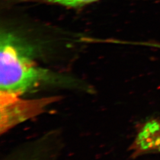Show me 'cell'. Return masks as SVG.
<instances>
[{
  "mask_svg": "<svg viewBox=\"0 0 160 160\" xmlns=\"http://www.w3.org/2000/svg\"><path fill=\"white\" fill-rule=\"evenodd\" d=\"M0 93V131L2 134L27 120L42 114L59 96L27 99Z\"/></svg>",
  "mask_w": 160,
  "mask_h": 160,
  "instance_id": "7a4b0ae2",
  "label": "cell"
},
{
  "mask_svg": "<svg viewBox=\"0 0 160 160\" xmlns=\"http://www.w3.org/2000/svg\"><path fill=\"white\" fill-rule=\"evenodd\" d=\"M0 93L23 96L43 88H59L92 94L94 89L79 80L40 67L14 34L2 32Z\"/></svg>",
  "mask_w": 160,
  "mask_h": 160,
  "instance_id": "6da1fadb",
  "label": "cell"
},
{
  "mask_svg": "<svg viewBox=\"0 0 160 160\" xmlns=\"http://www.w3.org/2000/svg\"><path fill=\"white\" fill-rule=\"evenodd\" d=\"M10 2H40L67 8H81L99 0H5Z\"/></svg>",
  "mask_w": 160,
  "mask_h": 160,
  "instance_id": "277c9868",
  "label": "cell"
},
{
  "mask_svg": "<svg viewBox=\"0 0 160 160\" xmlns=\"http://www.w3.org/2000/svg\"><path fill=\"white\" fill-rule=\"evenodd\" d=\"M62 145L60 132L51 131L20 145L4 160H57Z\"/></svg>",
  "mask_w": 160,
  "mask_h": 160,
  "instance_id": "3957f363",
  "label": "cell"
}]
</instances>
